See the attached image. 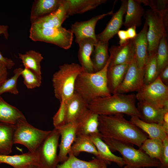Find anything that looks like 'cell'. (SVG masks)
I'll use <instances>...</instances> for the list:
<instances>
[{"label": "cell", "mask_w": 168, "mask_h": 168, "mask_svg": "<svg viewBox=\"0 0 168 168\" xmlns=\"http://www.w3.org/2000/svg\"><path fill=\"white\" fill-rule=\"evenodd\" d=\"M113 14L112 10L106 13L95 16L88 20L76 21L72 24L70 30L75 36V42L78 44L84 39L91 38L97 42V40L95 33L97 23L104 17Z\"/></svg>", "instance_id": "cell-11"}, {"label": "cell", "mask_w": 168, "mask_h": 168, "mask_svg": "<svg viewBox=\"0 0 168 168\" xmlns=\"http://www.w3.org/2000/svg\"><path fill=\"white\" fill-rule=\"evenodd\" d=\"M138 0H128L125 20L123 24L126 28L142 24V19L145 12Z\"/></svg>", "instance_id": "cell-27"}, {"label": "cell", "mask_w": 168, "mask_h": 168, "mask_svg": "<svg viewBox=\"0 0 168 168\" xmlns=\"http://www.w3.org/2000/svg\"><path fill=\"white\" fill-rule=\"evenodd\" d=\"M111 151H117L122 156L125 165L138 168L157 167L160 161L150 157L140 149H137L133 145L113 139L101 137Z\"/></svg>", "instance_id": "cell-4"}, {"label": "cell", "mask_w": 168, "mask_h": 168, "mask_svg": "<svg viewBox=\"0 0 168 168\" xmlns=\"http://www.w3.org/2000/svg\"><path fill=\"white\" fill-rule=\"evenodd\" d=\"M163 120V124L168 125V111H166L164 114Z\"/></svg>", "instance_id": "cell-49"}, {"label": "cell", "mask_w": 168, "mask_h": 168, "mask_svg": "<svg viewBox=\"0 0 168 168\" xmlns=\"http://www.w3.org/2000/svg\"><path fill=\"white\" fill-rule=\"evenodd\" d=\"M137 108L139 114V118L142 120L161 125L163 122L164 114L168 111V109L158 108L143 101H138Z\"/></svg>", "instance_id": "cell-18"}, {"label": "cell", "mask_w": 168, "mask_h": 168, "mask_svg": "<svg viewBox=\"0 0 168 168\" xmlns=\"http://www.w3.org/2000/svg\"><path fill=\"white\" fill-rule=\"evenodd\" d=\"M29 168H37L36 166H30Z\"/></svg>", "instance_id": "cell-51"}, {"label": "cell", "mask_w": 168, "mask_h": 168, "mask_svg": "<svg viewBox=\"0 0 168 168\" xmlns=\"http://www.w3.org/2000/svg\"><path fill=\"white\" fill-rule=\"evenodd\" d=\"M96 43L92 39L86 38L78 43L79 46L78 59L84 72H95L91 60V56Z\"/></svg>", "instance_id": "cell-24"}, {"label": "cell", "mask_w": 168, "mask_h": 168, "mask_svg": "<svg viewBox=\"0 0 168 168\" xmlns=\"http://www.w3.org/2000/svg\"><path fill=\"white\" fill-rule=\"evenodd\" d=\"M136 99L134 94L127 95L117 93L92 100L88 103V108L99 115L122 114L139 118Z\"/></svg>", "instance_id": "cell-2"}, {"label": "cell", "mask_w": 168, "mask_h": 168, "mask_svg": "<svg viewBox=\"0 0 168 168\" xmlns=\"http://www.w3.org/2000/svg\"><path fill=\"white\" fill-rule=\"evenodd\" d=\"M163 150L160 164L157 168H168V136L162 140Z\"/></svg>", "instance_id": "cell-42"}, {"label": "cell", "mask_w": 168, "mask_h": 168, "mask_svg": "<svg viewBox=\"0 0 168 168\" xmlns=\"http://www.w3.org/2000/svg\"><path fill=\"white\" fill-rule=\"evenodd\" d=\"M143 74L140 70L135 56L129 64L124 79L116 93L138 92L143 84Z\"/></svg>", "instance_id": "cell-12"}, {"label": "cell", "mask_w": 168, "mask_h": 168, "mask_svg": "<svg viewBox=\"0 0 168 168\" xmlns=\"http://www.w3.org/2000/svg\"><path fill=\"white\" fill-rule=\"evenodd\" d=\"M129 64L125 63L109 66L106 77L108 87L111 94L116 93L124 79Z\"/></svg>", "instance_id": "cell-26"}, {"label": "cell", "mask_w": 168, "mask_h": 168, "mask_svg": "<svg viewBox=\"0 0 168 168\" xmlns=\"http://www.w3.org/2000/svg\"><path fill=\"white\" fill-rule=\"evenodd\" d=\"M5 163L14 168H29L31 166L37 167L38 159L36 152H30L14 155H0V163Z\"/></svg>", "instance_id": "cell-20"}, {"label": "cell", "mask_w": 168, "mask_h": 168, "mask_svg": "<svg viewBox=\"0 0 168 168\" xmlns=\"http://www.w3.org/2000/svg\"><path fill=\"white\" fill-rule=\"evenodd\" d=\"M83 70L78 63H65L59 66L53 75L52 82L54 96L59 100H65L74 92L75 84L78 75Z\"/></svg>", "instance_id": "cell-5"}, {"label": "cell", "mask_w": 168, "mask_h": 168, "mask_svg": "<svg viewBox=\"0 0 168 168\" xmlns=\"http://www.w3.org/2000/svg\"><path fill=\"white\" fill-rule=\"evenodd\" d=\"M15 128V125L0 122V155L12 152Z\"/></svg>", "instance_id": "cell-31"}, {"label": "cell", "mask_w": 168, "mask_h": 168, "mask_svg": "<svg viewBox=\"0 0 168 168\" xmlns=\"http://www.w3.org/2000/svg\"><path fill=\"white\" fill-rule=\"evenodd\" d=\"M98 117V114L88 109L77 122V136L99 133Z\"/></svg>", "instance_id": "cell-19"}, {"label": "cell", "mask_w": 168, "mask_h": 168, "mask_svg": "<svg viewBox=\"0 0 168 168\" xmlns=\"http://www.w3.org/2000/svg\"><path fill=\"white\" fill-rule=\"evenodd\" d=\"M23 70L21 68H18L13 71L14 75L9 79H7L0 87V96L5 92H9L15 95L18 94V91L17 87L18 79L21 75Z\"/></svg>", "instance_id": "cell-39"}, {"label": "cell", "mask_w": 168, "mask_h": 168, "mask_svg": "<svg viewBox=\"0 0 168 168\" xmlns=\"http://www.w3.org/2000/svg\"><path fill=\"white\" fill-rule=\"evenodd\" d=\"M119 10L112 15V16L104 30L96 35L97 41L108 42L109 41L117 34L123 24V16L127 9L128 0L121 1Z\"/></svg>", "instance_id": "cell-14"}, {"label": "cell", "mask_w": 168, "mask_h": 168, "mask_svg": "<svg viewBox=\"0 0 168 168\" xmlns=\"http://www.w3.org/2000/svg\"><path fill=\"white\" fill-rule=\"evenodd\" d=\"M139 148L150 157L160 161L163 150L162 140L156 138H147Z\"/></svg>", "instance_id": "cell-35"}, {"label": "cell", "mask_w": 168, "mask_h": 168, "mask_svg": "<svg viewBox=\"0 0 168 168\" xmlns=\"http://www.w3.org/2000/svg\"><path fill=\"white\" fill-rule=\"evenodd\" d=\"M107 165L105 166L104 168H107Z\"/></svg>", "instance_id": "cell-52"}, {"label": "cell", "mask_w": 168, "mask_h": 168, "mask_svg": "<svg viewBox=\"0 0 168 168\" xmlns=\"http://www.w3.org/2000/svg\"><path fill=\"white\" fill-rule=\"evenodd\" d=\"M141 3L149 6L153 11L159 14L162 17L166 27L168 28V0H138Z\"/></svg>", "instance_id": "cell-38"}, {"label": "cell", "mask_w": 168, "mask_h": 168, "mask_svg": "<svg viewBox=\"0 0 168 168\" xmlns=\"http://www.w3.org/2000/svg\"><path fill=\"white\" fill-rule=\"evenodd\" d=\"M81 152L91 153L99 158L98 151L90 135L77 136L72 146L70 153H72L76 156Z\"/></svg>", "instance_id": "cell-33"}, {"label": "cell", "mask_w": 168, "mask_h": 168, "mask_svg": "<svg viewBox=\"0 0 168 168\" xmlns=\"http://www.w3.org/2000/svg\"><path fill=\"white\" fill-rule=\"evenodd\" d=\"M107 165L104 161L96 157L89 161H86L78 158L70 153L67 159L58 164L57 168H104Z\"/></svg>", "instance_id": "cell-28"}, {"label": "cell", "mask_w": 168, "mask_h": 168, "mask_svg": "<svg viewBox=\"0 0 168 168\" xmlns=\"http://www.w3.org/2000/svg\"><path fill=\"white\" fill-rule=\"evenodd\" d=\"M144 16L148 26L147 36L148 55H150L156 53L161 40L167 36V28L162 16L151 9L147 11Z\"/></svg>", "instance_id": "cell-10"}, {"label": "cell", "mask_w": 168, "mask_h": 168, "mask_svg": "<svg viewBox=\"0 0 168 168\" xmlns=\"http://www.w3.org/2000/svg\"><path fill=\"white\" fill-rule=\"evenodd\" d=\"M110 61L109 58L101 70L93 73L82 72L75 81L74 92L80 95L88 103L99 97L111 96L107 80V72Z\"/></svg>", "instance_id": "cell-3"}, {"label": "cell", "mask_w": 168, "mask_h": 168, "mask_svg": "<svg viewBox=\"0 0 168 168\" xmlns=\"http://www.w3.org/2000/svg\"><path fill=\"white\" fill-rule=\"evenodd\" d=\"M29 38L34 41L49 43L68 49L72 44L73 34L70 30H67L62 26L49 28L31 26Z\"/></svg>", "instance_id": "cell-6"}, {"label": "cell", "mask_w": 168, "mask_h": 168, "mask_svg": "<svg viewBox=\"0 0 168 168\" xmlns=\"http://www.w3.org/2000/svg\"><path fill=\"white\" fill-rule=\"evenodd\" d=\"M66 110L64 100L60 101L59 107L53 118L54 128H58L66 124Z\"/></svg>", "instance_id": "cell-41"}, {"label": "cell", "mask_w": 168, "mask_h": 168, "mask_svg": "<svg viewBox=\"0 0 168 168\" xmlns=\"http://www.w3.org/2000/svg\"><path fill=\"white\" fill-rule=\"evenodd\" d=\"M8 27L7 25H0V35H3L6 39H8L9 37Z\"/></svg>", "instance_id": "cell-48"}, {"label": "cell", "mask_w": 168, "mask_h": 168, "mask_svg": "<svg viewBox=\"0 0 168 168\" xmlns=\"http://www.w3.org/2000/svg\"><path fill=\"white\" fill-rule=\"evenodd\" d=\"M167 36H165L161 39L156 52V59L158 74L168 65V46Z\"/></svg>", "instance_id": "cell-37"}, {"label": "cell", "mask_w": 168, "mask_h": 168, "mask_svg": "<svg viewBox=\"0 0 168 168\" xmlns=\"http://www.w3.org/2000/svg\"><path fill=\"white\" fill-rule=\"evenodd\" d=\"M77 122L65 124L57 128L59 129L61 136V141L58 145L59 152L58 156L59 162L62 163L66 161L71 152L72 146L77 137Z\"/></svg>", "instance_id": "cell-13"}, {"label": "cell", "mask_w": 168, "mask_h": 168, "mask_svg": "<svg viewBox=\"0 0 168 168\" xmlns=\"http://www.w3.org/2000/svg\"><path fill=\"white\" fill-rule=\"evenodd\" d=\"M148 29L145 21L142 30L133 39L135 56L138 67L143 75L144 66L148 56V43L147 34Z\"/></svg>", "instance_id": "cell-16"}, {"label": "cell", "mask_w": 168, "mask_h": 168, "mask_svg": "<svg viewBox=\"0 0 168 168\" xmlns=\"http://www.w3.org/2000/svg\"><path fill=\"white\" fill-rule=\"evenodd\" d=\"M158 77L164 84L168 86V65L159 73Z\"/></svg>", "instance_id": "cell-46"}, {"label": "cell", "mask_w": 168, "mask_h": 168, "mask_svg": "<svg viewBox=\"0 0 168 168\" xmlns=\"http://www.w3.org/2000/svg\"><path fill=\"white\" fill-rule=\"evenodd\" d=\"M130 121L147 134L150 138L163 140L168 136L161 125L144 122L135 116H131Z\"/></svg>", "instance_id": "cell-29"}, {"label": "cell", "mask_w": 168, "mask_h": 168, "mask_svg": "<svg viewBox=\"0 0 168 168\" xmlns=\"http://www.w3.org/2000/svg\"><path fill=\"white\" fill-rule=\"evenodd\" d=\"M98 130L101 137L109 138L135 145L139 148L148 135L122 114L99 115Z\"/></svg>", "instance_id": "cell-1"}, {"label": "cell", "mask_w": 168, "mask_h": 168, "mask_svg": "<svg viewBox=\"0 0 168 168\" xmlns=\"http://www.w3.org/2000/svg\"><path fill=\"white\" fill-rule=\"evenodd\" d=\"M156 54V53L148 55L144 68L143 85H146L152 83L158 76Z\"/></svg>", "instance_id": "cell-36"}, {"label": "cell", "mask_w": 168, "mask_h": 168, "mask_svg": "<svg viewBox=\"0 0 168 168\" xmlns=\"http://www.w3.org/2000/svg\"><path fill=\"white\" fill-rule=\"evenodd\" d=\"M7 68L0 62V87L7 79Z\"/></svg>", "instance_id": "cell-45"}, {"label": "cell", "mask_w": 168, "mask_h": 168, "mask_svg": "<svg viewBox=\"0 0 168 168\" xmlns=\"http://www.w3.org/2000/svg\"><path fill=\"white\" fill-rule=\"evenodd\" d=\"M62 0H36L33 3L30 16L31 24L36 20L56 11Z\"/></svg>", "instance_id": "cell-23"}, {"label": "cell", "mask_w": 168, "mask_h": 168, "mask_svg": "<svg viewBox=\"0 0 168 168\" xmlns=\"http://www.w3.org/2000/svg\"><path fill=\"white\" fill-rule=\"evenodd\" d=\"M108 47L109 42L97 41L95 44L91 56L95 72L102 69L106 64L110 57Z\"/></svg>", "instance_id": "cell-30"}, {"label": "cell", "mask_w": 168, "mask_h": 168, "mask_svg": "<svg viewBox=\"0 0 168 168\" xmlns=\"http://www.w3.org/2000/svg\"><path fill=\"white\" fill-rule=\"evenodd\" d=\"M59 130L54 128L40 144L35 152L38 159L37 168H57L59 160L57 154Z\"/></svg>", "instance_id": "cell-8"}, {"label": "cell", "mask_w": 168, "mask_h": 168, "mask_svg": "<svg viewBox=\"0 0 168 168\" xmlns=\"http://www.w3.org/2000/svg\"><path fill=\"white\" fill-rule=\"evenodd\" d=\"M135 26H131L127 28L126 30L128 37L129 40L134 39L137 35Z\"/></svg>", "instance_id": "cell-47"}, {"label": "cell", "mask_w": 168, "mask_h": 168, "mask_svg": "<svg viewBox=\"0 0 168 168\" xmlns=\"http://www.w3.org/2000/svg\"><path fill=\"white\" fill-rule=\"evenodd\" d=\"M66 9L63 0L58 8L54 12L36 20L31 26L40 28H57L62 25L67 18Z\"/></svg>", "instance_id": "cell-21"}, {"label": "cell", "mask_w": 168, "mask_h": 168, "mask_svg": "<svg viewBox=\"0 0 168 168\" xmlns=\"http://www.w3.org/2000/svg\"><path fill=\"white\" fill-rule=\"evenodd\" d=\"M21 75L23 78L24 85L28 89L39 87L41 85V75L37 74L29 69H23Z\"/></svg>", "instance_id": "cell-40"}, {"label": "cell", "mask_w": 168, "mask_h": 168, "mask_svg": "<svg viewBox=\"0 0 168 168\" xmlns=\"http://www.w3.org/2000/svg\"><path fill=\"white\" fill-rule=\"evenodd\" d=\"M123 168H138L125 165Z\"/></svg>", "instance_id": "cell-50"}, {"label": "cell", "mask_w": 168, "mask_h": 168, "mask_svg": "<svg viewBox=\"0 0 168 168\" xmlns=\"http://www.w3.org/2000/svg\"><path fill=\"white\" fill-rule=\"evenodd\" d=\"M25 118L18 109L7 102L0 96V122L16 125L20 119Z\"/></svg>", "instance_id": "cell-32"}, {"label": "cell", "mask_w": 168, "mask_h": 168, "mask_svg": "<svg viewBox=\"0 0 168 168\" xmlns=\"http://www.w3.org/2000/svg\"><path fill=\"white\" fill-rule=\"evenodd\" d=\"M64 102L66 110V124L77 122L88 109V103L75 92L64 100Z\"/></svg>", "instance_id": "cell-17"}, {"label": "cell", "mask_w": 168, "mask_h": 168, "mask_svg": "<svg viewBox=\"0 0 168 168\" xmlns=\"http://www.w3.org/2000/svg\"><path fill=\"white\" fill-rule=\"evenodd\" d=\"M117 34L119 39V45L126 43L130 40L128 37L126 30H119Z\"/></svg>", "instance_id": "cell-44"}, {"label": "cell", "mask_w": 168, "mask_h": 168, "mask_svg": "<svg viewBox=\"0 0 168 168\" xmlns=\"http://www.w3.org/2000/svg\"><path fill=\"white\" fill-rule=\"evenodd\" d=\"M15 125L14 144L22 145L31 153L35 152L51 131L43 130L35 128L27 122L25 118L20 119Z\"/></svg>", "instance_id": "cell-7"}, {"label": "cell", "mask_w": 168, "mask_h": 168, "mask_svg": "<svg viewBox=\"0 0 168 168\" xmlns=\"http://www.w3.org/2000/svg\"><path fill=\"white\" fill-rule=\"evenodd\" d=\"M109 50L110 59L109 66L130 63L135 56L133 39L122 45H112Z\"/></svg>", "instance_id": "cell-15"}, {"label": "cell", "mask_w": 168, "mask_h": 168, "mask_svg": "<svg viewBox=\"0 0 168 168\" xmlns=\"http://www.w3.org/2000/svg\"><path fill=\"white\" fill-rule=\"evenodd\" d=\"M18 57L21 60L25 68L41 75L40 63L43 57L40 53L34 50H30L24 54L19 53Z\"/></svg>", "instance_id": "cell-34"}, {"label": "cell", "mask_w": 168, "mask_h": 168, "mask_svg": "<svg viewBox=\"0 0 168 168\" xmlns=\"http://www.w3.org/2000/svg\"><path fill=\"white\" fill-rule=\"evenodd\" d=\"M106 1V0H63L68 16L93 10Z\"/></svg>", "instance_id": "cell-25"}, {"label": "cell", "mask_w": 168, "mask_h": 168, "mask_svg": "<svg viewBox=\"0 0 168 168\" xmlns=\"http://www.w3.org/2000/svg\"><path fill=\"white\" fill-rule=\"evenodd\" d=\"M138 101H143L158 108L168 109V86L158 76L152 83L143 85L136 95Z\"/></svg>", "instance_id": "cell-9"}, {"label": "cell", "mask_w": 168, "mask_h": 168, "mask_svg": "<svg viewBox=\"0 0 168 168\" xmlns=\"http://www.w3.org/2000/svg\"><path fill=\"white\" fill-rule=\"evenodd\" d=\"M0 62L4 65L7 69H11L15 65V63L12 59L4 57L0 52Z\"/></svg>", "instance_id": "cell-43"}, {"label": "cell", "mask_w": 168, "mask_h": 168, "mask_svg": "<svg viewBox=\"0 0 168 168\" xmlns=\"http://www.w3.org/2000/svg\"><path fill=\"white\" fill-rule=\"evenodd\" d=\"M90 136L98 151L99 159L104 161L107 165L114 162L120 167L125 165L122 157L112 153L108 145L102 139L99 133Z\"/></svg>", "instance_id": "cell-22"}]
</instances>
